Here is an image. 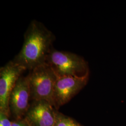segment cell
Segmentation results:
<instances>
[{"mask_svg": "<svg viewBox=\"0 0 126 126\" xmlns=\"http://www.w3.org/2000/svg\"><path fill=\"white\" fill-rule=\"evenodd\" d=\"M89 73L83 76L58 78L54 88L53 106L57 110L68 103L86 85Z\"/></svg>", "mask_w": 126, "mask_h": 126, "instance_id": "cell-5", "label": "cell"}, {"mask_svg": "<svg viewBox=\"0 0 126 126\" xmlns=\"http://www.w3.org/2000/svg\"><path fill=\"white\" fill-rule=\"evenodd\" d=\"M11 126H30L24 118L11 121Z\"/></svg>", "mask_w": 126, "mask_h": 126, "instance_id": "cell-10", "label": "cell"}, {"mask_svg": "<svg viewBox=\"0 0 126 126\" xmlns=\"http://www.w3.org/2000/svg\"><path fill=\"white\" fill-rule=\"evenodd\" d=\"M57 110L45 100H33L24 118L30 126H54Z\"/></svg>", "mask_w": 126, "mask_h": 126, "instance_id": "cell-7", "label": "cell"}, {"mask_svg": "<svg viewBox=\"0 0 126 126\" xmlns=\"http://www.w3.org/2000/svg\"><path fill=\"white\" fill-rule=\"evenodd\" d=\"M30 100L28 77L21 76L16 82L9 97V110L14 120L24 118L29 108Z\"/></svg>", "mask_w": 126, "mask_h": 126, "instance_id": "cell-6", "label": "cell"}, {"mask_svg": "<svg viewBox=\"0 0 126 126\" xmlns=\"http://www.w3.org/2000/svg\"><path fill=\"white\" fill-rule=\"evenodd\" d=\"M9 118L4 113L0 112V126H11Z\"/></svg>", "mask_w": 126, "mask_h": 126, "instance_id": "cell-9", "label": "cell"}, {"mask_svg": "<svg viewBox=\"0 0 126 126\" xmlns=\"http://www.w3.org/2000/svg\"><path fill=\"white\" fill-rule=\"evenodd\" d=\"M54 126H82L72 118L57 110Z\"/></svg>", "mask_w": 126, "mask_h": 126, "instance_id": "cell-8", "label": "cell"}, {"mask_svg": "<svg viewBox=\"0 0 126 126\" xmlns=\"http://www.w3.org/2000/svg\"><path fill=\"white\" fill-rule=\"evenodd\" d=\"M55 40V35L44 24L33 20L24 34L21 50L13 61L31 71L46 63Z\"/></svg>", "mask_w": 126, "mask_h": 126, "instance_id": "cell-1", "label": "cell"}, {"mask_svg": "<svg viewBox=\"0 0 126 126\" xmlns=\"http://www.w3.org/2000/svg\"><path fill=\"white\" fill-rule=\"evenodd\" d=\"M46 63L59 77H81L89 73L88 63L77 54L59 51L54 48L49 54Z\"/></svg>", "mask_w": 126, "mask_h": 126, "instance_id": "cell-3", "label": "cell"}, {"mask_svg": "<svg viewBox=\"0 0 126 126\" xmlns=\"http://www.w3.org/2000/svg\"><path fill=\"white\" fill-rule=\"evenodd\" d=\"M25 68L10 61L0 69V112L10 117V95L16 82L22 76Z\"/></svg>", "mask_w": 126, "mask_h": 126, "instance_id": "cell-4", "label": "cell"}, {"mask_svg": "<svg viewBox=\"0 0 126 126\" xmlns=\"http://www.w3.org/2000/svg\"><path fill=\"white\" fill-rule=\"evenodd\" d=\"M27 76L31 100H45L53 106L54 88L58 77L50 65L46 63L39 65L31 71Z\"/></svg>", "mask_w": 126, "mask_h": 126, "instance_id": "cell-2", "label": "cell"}]
</instances>
